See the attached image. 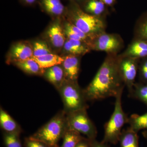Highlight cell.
Wrapping results in <instances>:
<instances>
[{
	"label": "cell",
	"instance_id": "7c38bea8",
	"mask_svg": "<svg viewBox=\"0 0 147 147\" xmlns=\"http://www.w3.org/2000/svg\"><path fill=\"white\" fill-rule=\"evenodd\" d=\"M119 55L121 57H131L141 59L147 57V41L133 39L123 52Z\"/></svg>",
	"mask_w": 147,
	"mask_h": 147
},
{
	"label": "cell",
	"instance_id": "484cf974",
	"mask_svg": "<svg viewBox=\"0 0 147 147\" xmlns=\"http://www.w3.org/2000/svg\"><path fill=\"white\" fill-rule=\"evenodd\" d=\"M19 135L4 132L3 140L6 147H22Z\"/></svg>",
	"mask_w": 147,
	"mask_h": 147
},
{
	"label": "cell",
	"instance_id": "ac0fdd59",
	"mask_svg": "<svg viewBox=\"0 0 147 147\" xmlns=\"http://www.w3.org/2000/svg\"><path fill=\"white\" fill-rule=\"evenodd\" d=\"M13 64L25 73L30 75H42L45 71L32 58Z\"/></svg>",
	"mask_w": 147,
	"mask_h": 147
},
{
	"label": "cell",
	"instance_id": "7a4b0ae2",
	"mask_svg": "<svg viewBox=\"0 0 147 147\" xmlns=\"http://www.w3.org/2000/svg\"><path fill=\"white\" fill-rule=\"evenodd\" d=\"M67 20L89 36L92 40L105 32L106 18L96 17L84 11L80 5L70 1L67 7Z\"/></svg>",
	"mask_w": 147,
	"mask_h": 147
},
{
	"label": "cell",
	"instance_id": "ba28073f",
	"mask_svg": "<svg viewBox=\"0 0 147 147\" xmlns=\"http://www.w3.org/2000/svg\"><path fill=\"white\" fill-rule=\"evenodd\" d=\"M119 62V69L125 86L131 93L136 83L140 59L131 57H121Z\"/></svg>",
	"mask_w": 147,
	"mask_h": 147
},
{
	"label": "cell",
	"instance_id": "4316f807",
	"mask_svg": "<svg viewBox=\"0 0 147 147\" xmlns=\"http://www.w3.org/2000/svg\"><path fill=\"white\" fill-rule=\"evenodd\" d=\"M138 74L139 82L147 84V57L140 59Z\"/></svg>",
	"mask_w": 147,
	"mask_h": 147
},
{
	"label": "cell",
	"instance_id": "f1b7e54d",
	"mask_svg": "<svg viewBox=\"0 0 147 147\" xmlns=\"http://www.w3.org/2000/svg\"><path fill=\"white\" fill-rule=\"evenodd\" d=\"M91 140L84 137L76 145V147H91Z\"/></svg>",
	"mask_w": 147,
	"mask_h": 147
},
{
	"label": "cell",
	"instance_id": "5b68a950",
	"mask_svg": "<svg viewBox=\"0 0 147 147\" xmlns=\"http://www.w3.org/2000/svg\"><path fill=\"white\" fill-rule=\"evenodd\" d=\"M63 103V110L66 114L88 108V101L84 89L77 81L66 80L58 90Z\"/></svg>",
	"mask_w": 147,
	"mask_h": 147
},
{
	"label": "cell",
	"instance_id": "836d02e7",
	"mask_svg": "<svg viewBox=\"0 0 147 147\" xmlns=\"http://www.w3.org/2000/svg\"><path fill=\"white\" fill-rule=\"evenodd\" d=\"M142 134L143 137L147 140V129L143 130L142 132Z\"/></svg>",
	"mask_w": 147,
	"mask_h": 147
},
{
	"label": "cell",
	"instance_id": "44dd1931",
	"mask_svg": "<svg viewBox=\"0 0 147 147\" xmlns=\"http://www.w3.org/2000/svg\"><path fill=\"white\" fill-rule=\"evenodd\" d=\"M133 39L147 41V11L142 13L136 21Z\"/></svg>",
	"mask_w": 147,
	"mask_h": 147
},
{
	"label": "cell",
	"instance_id": "83f0119b",
	"mask_svg": "<svg viewBox=\"0 0 147 147\" xmlns=\"http://www.w3.org/2000/svg\"><path fill=\"white\" fill-rule=\"evenodd\" d=\"M24 145L26 147H49L40 141L30 139L29 137L25 139Z\"/></svg>",
	"mask_w": 147,
	"mask_h": 147
},
{
	"label": "cell",
	"instance_id": "52a82bcc",
	"mask_svg": "<svg viewBox=\"0 0 147 147\" xmlns=\"http://www.w3.org/2000/svg\"><path fill=\"white\" fill-rule=\"evenodd\" d=\"M124 42L119 34L104 32L92 41L91 50L105 52L107 54L119 55L124 47Z\"/></svg>",
	"mask_w": 147,
	"mask_h": 147
},
{
	"label": "cell",
	"instance_id": "f546056e",
	"mask_svg": "<svg viewBox=\"0 0 147 147\" xmlns=\"http://www.w3.org/2000/svg\"><path fill=\"white\" fill-rule=\"evenodd\" d=\"M91 147H109L107 144H105L103 142H99L96 140V139L91 140Z\"/></svg>",
	"mask_w": 147,
	"mask_h": 147
},
{
	"label": "cell",
	"instance_id": "4dcf8cb0",
	"mask_svg": "<svg viewBox=\"0 0 147 147\" xmlns=\"http://www.w3.org/2000/svg\"><path fill=\"white\" fill-rule=\"evenodd\" d=\"M108 7H113L117 0H101Z\"/></svg>",
	"mask_w": 147,
	"mask_h": 147
},
{
	"label": "cell",
	"instance_id": "5bb4252c",
	"mask_svg": "<svg viewBox=\"0 0 147 147\" xmlns=\"http://www.w3.org/2000/svg\"><path fill=\"white\" fill-rule=\"evenodd\" d=\"M42 76L57 90L66 80L64 71L61 65L45 69Z\"/></svg>",
	"mask_w": 147,
	"mask_h": 147
},
{
	"label": "cell",
	"instance_id": "8fae6325",
	"mask_svg": "<svg viewBox=\"0 0 147 147\" xmlns=\"http://www.w3.org/2000/svg\"><path fill=\"white\" fill-rule=\"evenodd\" d=\"M81 57L74 55H68L65 57L64 60L61 65L66 80L77 81L80 71Z\"/></svg>",
	"mask_w": 147,
	"mask_h": 147
},
{
	"label": "cell",
	"instance_id": "4fadbf2b",
	"mask_svg": "<svg viewBox=\"0 0 147 147\" xmlns=\"http://www.w3.org/2000/svg\"><path fill=\"white\" fill-rule=\"evenodd\" d=\"M80 6L85 12L96 17L106 18L109 13L108 7L101 0H86Z\"/></svg>",
	"mask_w": 147,
	"mask_h": 147
},
{
	"label": "cell",
	"instance_id": "603a6c76",
	"mask_svg": "<svg viewBox=\"0 0 147 147\" xmlns=\"http://www.w3.org/2000/svg\"><path fill=\"white\" fill-rule=\"evenodd\" d=\"M84 137L77 131L67 129L63 138V143L61 147H76Z\"/></svg>",
	"mask_w": 147,
	"mask_h": 147
},
{
	"label": "cell",
	"instance_id": "d6986e66",
	"mask_svg": "<svg viewBox=\"0 0 147 147\" xmlns=\"http://www.w3.org/2000/svg\"><path fill=\"white\" fill-rule=\"evenodd\" d=\"M38 63L42 69H46L54 66L61 65L65 57H62L53 53L47 54L41 57H32Z\"/></svg>",
	"mask_w": 147,
	"mask_h": 147
},
{
	"label": "cell",
	"instance_id": "277c9868",
	"mask_svg": "<svg viewBox=\"0 0 147 147\" xmlns=\"http://www.w3.org/2000/svg\"><path fill=\"white\" fill-rule=\"evenodd\" d=\"M123 89L121 90L115 97L114 111L110 119L104 126V135L102 142L115 145L119 142L122 128L127 123L128 117L123 111L122 105V96Z\"/></svg>",
	"mask_w": 147,
	"mask_h": 147
},
{
	"label": "cell",
	"instance_id": "e0dca14e",
	"mask_svg": "<svg viewBox=\"0 0 147 147\" xmlns=\"http://www.w3.org/2000/svg\"><path fill=\"white\" fill-rule=\"evenodd\" d=\"M0 125L1 128L7 133L20 135L22 132L20 125L1 107L0 108Z\"/></svg>",
	"mask_w": 147,
	"mask_h": 147
},
{
	"label": "cell",
	"instance_id": "d4e9b609",
	"mask_svg": "<svg viewBox=\"0 0 147 147\" xmlns=\"http://www.w3.org/2000/svg\"><path fill=\"white\" fill-rule=\"evenodd\" d=\"M33 57H37L52 53L50 47L47 43L42 40L35 41L33 45Z\"/></svg>",
	"mask_w": 147,
	"mask_h": 147
},
{
	"label": "cell",
	"instance_id": "d6a6232c",
	"mask_svg": "<svg viewBox=\"0 0 147 147\" xmlns=\"http://www.w3.org/2000/svg\"><path fill=\"white\" fill-rule=\"evenodd\" d=\"M69 1H70L74 2L79 4V5L81 6L86 0H69Z\"/></svg>",
	"mask_w": 147,
	"mask_h": 147
},
{
	"label": "cell",
	"instance_id": "ffe728a7",
	"mask_svg": "<svg viewBox=\"0 0 147 147\" xmlns=\"http://www.w3.org/2000/svg\"><path fill=\"white\" fill-rule=\"evenodd\" d=\"M119 142L120 147H139L137 132L128 127L122 131Z\"/></svg>",
	"mask_w": 147,
	"mask_h": 147
},
{
	"label": "cell",
	"instance_id": "2e32d148",
	"mask_svg": "<svg viewBox=\"0 0 147 147\" xmlns=\"http://www.w3.org/2000/svg\"><path fill=\"white\" fill-rule=\"evenodd\" d=\"M67 39L63 48L68 55L82 56L91 50L86 42L77 40Z\"/></svg>",
	"mask_w": 147,
	"mask_h": 147
},
{
	"label": "cell",
	"instance_id": "7402d4cb",
	"mask_svg": "<svg viewBox=\"0 0 147 147\" xmlns=\"http://www.w3.org/2000/svg\"><path fill=\"white\" fill-rule=\"evenodd\" d=\"M127 123L129 127L138 133L139 131L147 129V112L139 115L133 114L129 117Z\"/></svg>",
	"mask_w": 147,
	"mask_h": 147
},
{
	"label": "cell",
	"instance_id": "9c48e42d",
	"mask_svg": "<svg viewBox=\"0 0 147 147\" xmlns=\"http://www.w3.org/2000/svg\"><path fill=\"white\" fill-rule=\"evenodd\" d=\"M33 56V45L27 41H20L11 46L7 59L8 64L26 60Z\"/></svg>",
	"mask_w": 147,
	"mask_h": 147
},
{
	"label": "cell",
	"instance_id": "1f68e13d",
	"mask_svg": "<svg viewBox=\"0 0 147 147\" xmlns=\"http://www.w3.org/2000/svg\"><path fill=\"white\" fill-rule=\"evenodd\" d=\"M38 0H21L22 3L28 5H34L36 3Z\"/></svg>",
	"mask_w": 147,
	"mask_h": 147
},
{
	"label": "cell",
	"instance_id": "30bf717a",
	"mask_svg": "<svg viewBox=\"0 0 147 147\" xmlns=\"http://www.w3.org/2000/svg\"><path fill=\"white\" fill-rule=\"evenodd\" d=\"M47 36L49 42L55 49L59 50L63 47L66 38L59 17L48 28Z\"/></svg>",
	"mask_w": 147,
	"mask_h": 147
},
{
	"label": "cell",
	"instance_id": "cb8c5ba5",
	"mask_svg": "<svg viewBox=\"0 0 147 147\" xmlns=\"http://www.w3.org/2000/svg\"><path fill=\"white\" fill-rule=\"evenodd\" d=\"M129 95L130 97L143 102L147 107V84L136 82L132 92Z\"/></svg>",
	"mask_w": 147,
	"mask_h": 147
},
{
	"label": "cell",
	"instance_id": "9a60e30c",
	"mask_svg": "<svg viewBox=\"0 0 147 147\" xmlns=\"http://www.w3.org/2000/svg\"><path fill=\"white\" fill-rule=\"evenodd\" d=\"M40 5L42 10L52 16L59 17L66 12L67 7L61 0H39Z\"/></svg>",
	"mask_w": 147,
	"mask_h": 147
},
{
	"label": "cell",
	"instance_id": "6da1fadb",
	"mask_svg": "<svg viewBox=\"0 0 147 147\" xmlns=\"http://www.w3.org/2000/svg\"><path fill=\"white\" fill-rule=\"evenodd\" d=\"M119 55L107 54L94 78L84 89L88 101L115 97L124 89L125 86L120 72Z\"/></svg>",
	"mask_w": 147,
	"mask_h": 147
},
{
	"label": "cell",
	"instance_id": "3957f363",
	"mask_svg": "<svg viewBox=\"0 0 147 147\" xmlns=\"http://www.w3.org/2000/svg\"><path fill=\"white\" fill-rule=\"evenodd\" d=\"M67 129L66 113L63 110L29 137L40 141L49 147H59V142Z\"/></svg>",
	"mask_w": 147,
	"mask_h": 147
},
{
	"label": "cell",
	"instance_id": "8992f818",
	"mask_svg": "<svg viewBox=\"0 0 147 147\" xmlns=\"http://www.w3.org/2000/svg\"><path fill=\"white\" fill-rule=\"evenodd\" d=\"M87 110L83 109L66 114L67 129L84 134L90 140H94L97 137V129L88 115Z\"/></svg>",
	"mask_w": 147,
	"mask_h": 147
}]
</instances>
